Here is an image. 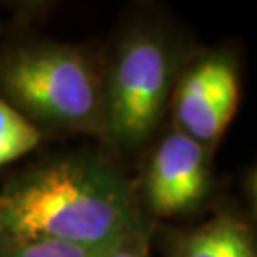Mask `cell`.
<instances>
[{"label": "cell", "instance_id": "30bf717a", "mask_svg": "<svg viewBox=\"0 0 257 257\" xmlns=\"http://www.w3.org/2000/svg\"><path fill=\"white\" fill-rule=\"evenodd\" d=\"M249 196H251L253 206H255V210H257V170L251 174V177H249Z\"/></svg>", "mask_w": 257, "mask_h": 257}, {"label": "cell", "instance_id": "6da1fadb", "mask_svg": "<svg viewBox=\"0 0 257 257\" xmlns=\"http://www.w3.org/2000/svg\"><path fill=\"white\" fill-rule=\"evenodd\" d=\"M141 234L128 183L97 158L37 168L0 193V238H52L107 251Z\"/></svg>", "mask_w": 257, "mask_h": 257}, {"label": "cell", "instance_id": "9c48e42d", "mask_svg": "<svg viewBox=\"0 0 257 257\" xmlns=\"http://www.w3.org/2000/svg\"><path fill=\"white\" fill-rule=\"evenodd\" d=\"M103 257H149L147 244L143 240V232L114 244L112 248L105 251Z\"/></svg>", "mask_w": 257, "mask_h": 257}, {"label": "cell", "instance_id": "8992f818", "mask_svg": "<svg viewBox=\"0 0 257 257\" xmlns=\"http://www.w3.org/2000/svg\"><path fill=\"white\" fill-rule=\"evenodd\" d=\"M172 257H257V238L242 219L221 213L179 234Z\"/></svg>", "mask_w": 257, "mask_h": 257}, {"label": "cell", "instance_id": "277c9868", "mask_svg": "<svg viewBox=\"0 0 257 257\" xmlns=\"http://www.w3.org/2000/svg\"><path fill=\"white\" fill-rule=\"evenodd\" d=\"M240 73L234 55L211 52L196 59L172 93L177 130L211 149L227 132L238 109Z\"/></svg>", "mask_w": 257, "mask_h": 257}, {"label": "cell", "instance_id": "52a82bcc", "mask_svg": "<svg viewBox=\"0 0 257 257\" xmlns=\"http://www.w3.org/2000/svg\"><path fill=\"white\" fill-rule=\"evenodd\" d=\"M40 132L18 109L0 101V166L14 162L38 145Z\"/></svg>", "mask_w": 257, "mask_h": 257}, {"label": "cell", "instance_id": "3957f363", "mask_svg": "<svg viewBox=\"0 0 257 257\" xmlns=\"http://www.w3.org/2000/svg\"><path fill=\"white\" fill-rule=\"evenodd\" d=\"M174 54L151 31H136L120 44L103 88L105 130L116 143L147 141L164 116L174 90Z\"/></svg>", "mask_w": 257, "mask_h": 257}, {"label": "cell", "instance_id": "7a4b0ae2", "mask_svg": "<svg viewBox=\"0 0 257 257\" xmlns=\"http://www.w3.org/2000/svg\"><path fill=\"white\" fill-rule=\"evenodd\" d=\"M2 86L19 107L40 120L92 132L105 130L101 80L78 50H21L4 65Z\"/></svg>", "mask_w": 257, "mask_h": 257}, {"label": "cell", "instance_id": "ba28073f", "mask_svg": "<svg viewBox=\"0 0 257 257\" xmlns=\"http://www.w3.org/2000/svg\"><path fill=\"white\" fill-rule=\"evenodd\" d=\"M101 249L52 238H0V257H103Z\"/></svg>", "mask_w": 257, "mask_h": 257}, {"label": "cell", "instance_id": "5b68a950", "mask_svg": "<svg viewBox=\"0 0 257 257\" xmlns=\"http://www.w3.org/2000/svg\"><path fill=\"white\" fill-rule=\"evenodd\" d=\"M210 149L179 130L168 134L145 172V200L162 217L196 210L210 193Z\"/></svg>", "mask_w": 257, "mask_h": 257}]
</instances>
